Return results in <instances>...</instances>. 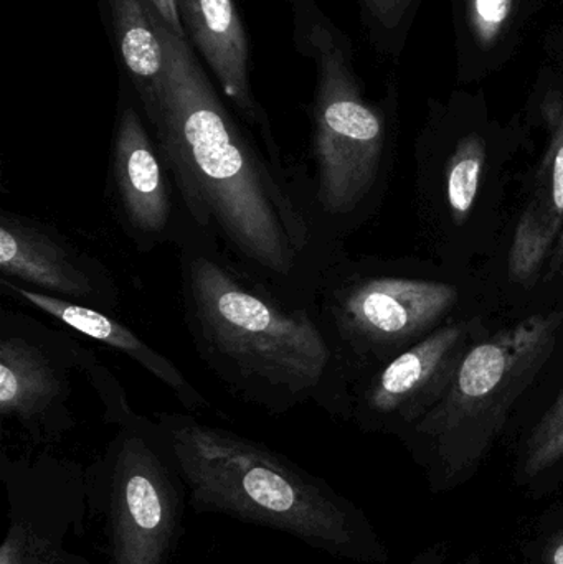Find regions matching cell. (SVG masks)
Masks as SVG:
<instances>
[{"label": "cell", "mask_w": 563, "mask_h": 564, "mask_svg": "<svg viewBox=\"0 0 563 564\" xmlns=\"http://www.w3.org/2000/svg\"><path fill=\"white\" fill-rule=\"evenodd\" d=\"M152 12L165 68L158 102L144 116L192 221L284 297L316 304L331 254L306 171L260 148L215 91L191 42Z\"/></svg>", "instance_id": "6da1fadb"}, {"label": "cell", "mask_w": 563, "mask_h": 564, "mask_svg": "<svg viewBox=\"0 0 563 564\" xmlns=\"http://www.w3.org/2000/svg\"><path fill=\"white\" fill-rule=\"evenodd\" d=\"M175 248L192 344L235 398L271 416L339 411L343 361L314 305L248 273L194 221Z\"/></svg>", "instance_id": "7a4b0ae2"}, {"label": "cell", "mask_w": 563, "mask_h": 564, "mask_svg": "<svg viewBox=\"0 0 563 564\" xmlns=\"http://www.w3.org/2000/svg\"><path fill=\"white\" fill-rule=\"evenodd\" d=\"M154 423L195 513L277 530L353 562L386 560L367 517L277 451L191 413H159Z\"/></svg>", "instance_id": "3957f363"}, {"label": "cell", "mask_w": 563, "mask_h": 564, "mask_svg": "<svg viewBox=\"0 0 563 564\" xmlns=\"http://www.w3.org/2000/svg\"><path fill=\"white\" fill-rule=\"evenodd\" d=\"M294 40L316 63L313 101V181L311 197L321 227L356 217L376 188L386 149V122L364 98L346 36L316 9L313 0L294 7Z\"/></svg>", "instance_id": "277c9868"}, {"label": "cell", "mask_w": 563, "mask_h": 564, "mask_svg": "<svg viewBox=\"0 0 563 564\" xmlns=\"http://www.w3.org/2000/svg\"><path fill=\"white\" fill-rule=\"evenodd\" d=\"M555 327L551 317H532L465 355L448 394L419 424L440 486H458L485 459L512 403L548 357Z\"/></svg>", "instance_id": "5b68a950"}, {"label": "cell", "mask_w": 563, "mask_h": 564, "mask_svg": "<svg viewBox=\"0 0 563 564\" xmlns=\"http://www.w3.org/2000/svg\"><path fill=\"white\" fill-rule=\"evenodd\" d=\"M89 484L91 499L105 507L109 562L167 564L181 535L185 487L154 420L118 427Z\"/></svg>", "instance_id": "8992f818"}, {"label": "cell", "mask_w": 563, "mask_h": 564, "mask_svg": "<svg viewBox=\"0 0 563 564\" xmlns=\"http://www.w3.org/2000/svg\"><path fill=\"white\" fill-rule=\"evenodd\" d=\"M0 477L9 503L0 564H95L72 549L91 507L89 476L78 464L46 454L7 457Z\"/></svg>", "instance_id": "52a82bcc"}, {"label": "cell", "mask_w": 563, "mask_h": 564, "mask_svg": "<svg viewBox=\"0 0 563 564\" xmlns=\"http://www.w3.org/2000/svg\"><path fill=\"white\" fill-rule=\"evenodd\" d=\"M78 351L66 332L22 312H0V416L32 443H55L75 427L69 403L72 373L82 371Z\"/></svg>", "instance_id": "ba28073f"}, {"label": "cell", "mask_w": 563, "mask_h": 564, "mask_svg": "<svg viewBox=\"0 0 563 564\" xmlns=\"http://www.w3.org/2000/svg\"><path fill=\"white\" fill-rule=\"evenodd\" d=\"M456 299L458 291L445 282L327 271L314 305L344 364L346 355L362 360L426 330Z\"/></svg>", "instance_id": "9c48e42d"}, {"label": "cell", "mask_w": 563, "mask_h": 564, "mask_svg": "<svg viewBox=\"0 0 563 564\" xmlns=\"http://www.w3.org/2000/svg\"><path fill=\"white\" fill-rule=\"evenodd\" d=\"M109 155L108 197L138 251L177 243L192 218L177 177L134 93L122 86Z\"/></svg>", "instance_id": "30bf717a"}, {"label": "cell", "mask_w": 563, "mask_h": 564, "mask_svg": "<svg viewBox=\"0 0 563 564\" xmlns=\"http://www.w3.org/2000/svg\"><path fill=\"white\" fill-rule=\"evenodd\" d=\"M0 280L105 314L118 308L121 299L101 261L52 225L9 210L0 212Z\"/></svg>", "instance_id": "8fae6325"}, {"label": "cell", "mask_w": 563, "mask_h": 564, "mask_svg": "<svg viewBox=\"0 0 563 564\" xmlns=\"http://www.w3.org/2000/svg\"><path fill=\"white\" fill-rule=\"evenodd\" d=\"M175 3L188 42L210 66L238 118L257 129L268 152L278 161H283L267 112L251 88L250 46L234 0H175Z\"/></svg>", "instance_id": "7c38bea8"}, {"label": "cell", "mask_w": 563, "mask_h": 564, "mask_svg": "<svg viewBox=\"0 0 563 564\" xmlns=\"http://www.w3.org/2000/svg\"><path fill=\"white\" fill-rule=\"evenodd\" d=\"M0 288H2L3 294L10 295L23 304L32 305L36 311L43 312L53 321L72 328L73 332H78L99 344L115 348L116 351H121L122 355L141 365L152 377L165 384L188 413L201 416V414L210 413L214 410L210 401L178 370L174 361L169 360L161 351L154 350L131 328L126 327L111 315L33 291V289L17 284V282L0 280Z\"/></svg>", "instance_id": "4fadbf2b"}, {"label": "cell", "mask_w": 563, "mask_h": 564, "mask_svg": "<svg viewBox=\"0 0 563 564\" xmlns=\"http://www.w3.org/2000/svg\"><path fill=\"white\" fill-rule=\"evenodd\" d=\"M465 330L448 325L393 358L360 393V408L372 416L410 414L413 401L455 360Z\"/></svg>", "instance_id": "5bb4252c"}, {"label": "cell", "mask_w": 563, "mask_h": 564, "mask_svg": "<svg viewBox=\"0 0 563 564\" xmlns=\"http://www.w3.org/2000/svg\"><path fill=\"white\" fill-rule=\"evenodd\" d=\"M112 35L132 93L149 115L164 82V46L149 0H108Z\"/></svg>", "instance_id": "9a60e30c"}, {"label": "cell", "mask_w": 563, "mask_h": 564, "mask_svg": "<svg viewBox=\"0 0 563 564\" xmlns=\"http://www.w3.org/2000/svg\"><path fill=\"white\" fill-rule=\"evenodd\" d=\"M559 218L561 217H545L535 207L529 208L522 215L509 254V268L516 280L526 282L538 273L554 241Z\"/></svg>", "instance_id": "2e32d148"}, {"label": "cell", "mask_w": 563, "mask_h": 564, "mask_svg": "<svg viewBox=\"0 0 563 564\" xmlns=\"http://www.w3.org/2000/svg\"><path fill=\"white\" fill-rule=\"evenodd\" d=\"M486 145L478 134H469L456 145L448 167V204L456 221L466 218L475 205L485 167Z\"/></svg>", "instance_id": "e0dca14e"}, {"label": "cell", "mask_w": 563, "mask_h": 564, "mask_svg": "<svg viewBox=\"0 0 563 564\" xmlns=\"http://www.w3.org/2000/svg\"><path fill=\"white\" fill-rule=\"evenodd\" d=\"M563 459V393L548 411L541 423L532 431L521 464L519 479L522 482L534 480L545 470Z\"/></svg>", "instance_id": "ac0fdd59"}, {"label": "cell", "mask_w": 563, "mask_h": 564, "mask_svg": "<svg viewBox=\"0 0 563 564\" xmlns=\"http://www.w3.org/2000/svg\"><path fill=\"white\" fill-rule=\"evenodd\" d=\"M78 357L82 373H85V377L88 378L89 383L98 393L102 406H105L106 421L122 427L141 420V416L129 406L128 398H126L124 390H122L119 381L112 377L111 371L105 365L99 364L95 354L88 350L85 345L79 344Z\"/></svg>", "instance_id": "d6986e66"}, {"label": "cell", "mask_w": 563, "mask_h": 564, "mask_svg": "<svg viewBox=\"0 0 563 564\" xmlns=\"http://www.w3.org/2000/svg\"><path fill=\"white\" fill-rule=\"evenodd\" d=\"M465 6L469 33L483 50L498 45L516 15V0H465Z\"/></svg>", "instance_id": "ffe728a7"}, {"label": "cell", "mask_w": 563, "mask_h": 564, "mask_svg": "<svg viewBox=\"0 0 563 564\" xmlns=\"http://www.w3.org/2000/svg\"><path fill=\"white\" fill-rule=\"evenodd\" d=\"M542 116L551 131L548 169L551 171L552 207L559 217L563 215V95L549 93L542 102Z\"/></svg>", "instance_id": "44dd1931"}, {"label": "cell", "mask_w": 563, "mask_h": 564, "mask_svg": "<svg viewBox=\"0 0 563 564\" xmlns=\"http://www.w3.org/2000/svg\"><path fill=\"white\" fill-rule=\"evenodd\" d=\"M360 3L373 25L393 30L405 19L415 0H360Z\"/></svg>", "instance_id": "7402d4cb"}, {"label": "cell", "mask_w": 563, "mask_h": 564, "mask_svg": "<svg viewBox=\"0 0 563 564\" xmlns=\"http://www.w3.org/2000/svg\"><path fill=\"white\" fill-rule=\"evenodd\" d=\"M149 2L154 7L159 17H161L178 36L187 39V33H185L184 23H182L181 13H178V7L175 0H149Z\"/></svg>", "instance_id": "603a6c76"}, {"label": "cell", "mask_w": 563, "mask_h": 564, "mask_svg": "<svg viewBox=\"0 0 563 564\" xmlns=\"http://www.w3.org/2000/svg\"><path fill=\"white\" fill-rule=\"evenodd\" d=\"M542 563L563 564V530H559L545 540L544 549H542Z\"/></svg>", "instance_id": "cb8c5ba5"}, {"label": "cell", "mask_w": 563, "mask_h": 564, "mask_svg": "<svg viewBox=\"0 0 563 564\" xmlns=\"http://www.w3.org/2000/svg\"><path fill=\"white\" fill-rule=\"evenodd\" d=\"M445 549H443L442 545H436L420 553V555L415 556L409 564H445Z\"/></svg>", "instance_id": "d4e9b609"}, {"label": "cell", "mask_w": 563, "mask_h": 564, "mask_svg": "<svg viewBox=\"0 0 563 564\" xmlns=\"http://www.w3.org/2000/svg\"><path fill=\"white\" fill-rule=\"evenodd\" d=\"M465 564H481V562H479L478 556H473V558L466 560Z\"/></svg>", "instance_id": "484cf974"}]
</instances>
